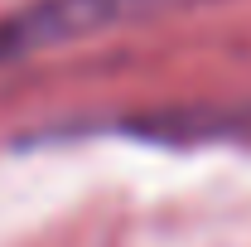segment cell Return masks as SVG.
Wrapping results in <instances>:
<instances>
[{
    "instance_id": "cell-1",
    "label": "cell",
    "mask_w": 251,
    "mask_h": 247,
    "mask_svg": "<svg viewBox=\"0 0 251 247\" xmlns=\"http://www.w3.org/2000/svg\"><path fill=\"white\" fill-rule=\"evenodd\" d=\"M174 5H184V0H29L0 20V63L39 54V49H58V44L87 39L97 30L126 25V20L174 10Z\"/></svg>"
}]
</instances>
